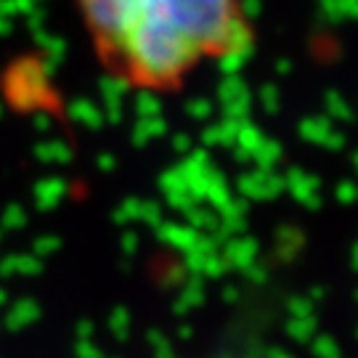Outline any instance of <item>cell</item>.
<instances>
[{"label":"cell","instance_id":"cell-1","mask_svg":"<svg viewBox=\"0 0 358 358\" xmlns=\"http://www.w3.org/2000/svg\"><path fill=\"white\" fill-rule=\"evenodd\" d=\"M93 48L138 90L180 88L199 66L250 48L242 0H75Z\"/></svg>","mask_w":358,"mask_h":358}]
</instances>
